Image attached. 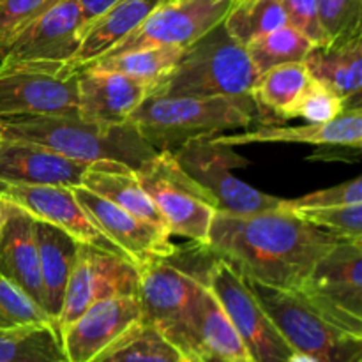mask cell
I'll return each mask as SVG.
<instances>
[{"mask_svg":"<svg viewBox=\"0 0 362 362\" xmlns=\"http://www.w3.org/2000/svg\"><path fill=\"white\" fill-rule=\"evenodd\" d=\"M198 338L202 350L226 362H253L243 339L214 293L204 285L198 311Z\"/></svg>","mask_w":362,"mask_h":362,"instance_id":"26","label":"cell"},{"mask_svg":"<svg viewBox=\"0 0 362 362\" xmlns=\"http://www.w3.org/2000/svg\"><path fill=\"white\" fill-rule=\"evenodd\" d=\"M2 223H4V200L0 198V232H2Z\"/></svg>","mask_w":362,"mask_h":362,"instance_id":"43","label":"cell"},{"mask_svg":"<svg viewBox=\"0 0 362 362\" xmlns=\"http://www.w3.org/2000/svg\"><path fill=\"white\" fill-rule=\"evenodd\" d=\"M182 49L179 46H152L122 53H106L81 67L126 74L134 80L145 81L154 88V85L175 66Z\"/></svg>","mask_w":362,"mask_h":362,"instance_id":"27","label":"cell"},{"mask_svg":"<svg viewBox=\"0 0 362 362\" xmlns=\"http://www.w3.org/2000/svg\"><path fill=\"white\" fill-rule=\"evenodd\" d=\"M168 0H117L106 13L85 28L81 45L73 59L74 67L90 64L106 55L129 34H133L152 11Z\"/></svg>","mask_w":362,"mask_h":362,"instance_id":"25","label":"cell"},{"mask_svg":"<svg viewBox=\"0 0 362 362\" xmlns=\"http://www.w3.org/2000/svg\"><path fill=\"white\" fill-rule=\"evenodd\" d=\"M80 186L112 202L129 214L168 232L165 219L159 214L151 197L140 186L136 173L129 166L112 161L90 163Z\"/></svg>","mask_w":362,"mask_h":362,"instance_id":"24","label":"cell"},{"mask_svg":"<svg viewBox=\"0 0 362 362\" xmlns=\"http://www.w3.org/2000/svg\"><path fill=\"white\" fill-rule=\"evenodd\" d=\"M83 35L78 0H60L0 46V71L73 66Z\"/></svg>","mask_w":362,"mask_h":362,"instance_id":"11","label":"cell"},{"mask_svg":"<svg viewBox=\"0 0 362 362\" xmlns=\"http://www.w3.org/2000/svg\"><path fill=\"white\" fill-rule=\"evenodd\" d=\"M338 243L341 239L331 232L279 207L246 216L216 211L205 247L244 278L300 290L315 264Z\"/></svg>","mask_w":362,"mask_h":362,"instance_id":"1","label":"cell"},{"mask_svg":"<svg viewBox=\"0 0 362 362\" xmlns=\"http://www.w3.org/2000/svg\"><path fill=\"white\" fill-rule=\"evenodd\" d=\"M311 78L341 98L345 108L361 106L362 34L327 46H315L304 60Z\"/></svg>","mask_w":362,"mask_h":362,"instance_id":"23","label":"cell"},{"mask_svg":"<svg viewBox=\"0 0 362 362\" xmlns=\"http://www.w3.org/2000/svg\"><path fill=\"white\" fill-rule=\"evenodd\" d=\"M138 290L140 269L134 262L80 243L57 327L60 331L99 300L138 296Z\"/></svg>","mask_w":362,"mask_h":362,"instance_id":"13","label":"cell"},{"mask_svg":"<svg viewBox=\"0 0 362 362\" xmlns=\"http://www.w3.org/2000/svg\"><path fill=\"white\" fill-rule=\"evenodd\" d=\"M223 25L233 39L246 46L288 23L279 0H235Z\"/></svg>","mask_w":362,"mask_h":362,"instance_id":"31","label":"cell"},{"mask_svg":"<svg viewBox=\"0 0 362 362\" xmlns=\"http://www.w3.org/2000/svg\"><path fill=\"white\" fill-rule=\"evenodd\" d=\"M87 168L88 163L30 141L4 140L0 147V180L4 182L74 187L80 186Z\"/></svg>","mask_w":362,"mask_h":362,"instance_id":"19","label":"cell"},{"mask_svg":"<svg viewBox=\"0 0 362 362\" xmlns=\"http://www.w3.org/2000/svg\"><path fill=\"white\" fill-rule=\"evenodd\" d=\"M186 359L154 325L141 320L98 362H182Z\"/></svg>","mask_w":362,"mask_h":362,"instance_id":"30","label":"cell"},{"mask_svg":"<svg viewBox=\"0 0 362 362\" xmlns=\"http://www.w3.org/2000/svg\"><path fill=\"white\" fill-rule=\"evenodd\" d=\"M182 362H194L193 359H186V361H182Z\"/></svg>","mask_w":362,"mask_h":362,"instance_id":"45","label":"cell"},{"mask_svg":"<svg viewBox=\"0 0 362 362\" xmlns=\"http://www.w3.org/2000/svg\"><path fill=\"white\" fill-rule=\"evenodd\" d=\"M141 320L154 325L187 359L204 354L198 338V311L205 279L166 260L138 265Z\"/></svg>","mask_w":362,"mask_h":362,"instance_id":"6","label":"cell"},{"mask_svg":"<svg viewBox=\"0 0 362 362\" xmlns=\"http://www.w3.org/2000/svg\"><path fill=\"white\" fill-rule=\"evenodd\" d=\"M53 325L55 322L20 286L0 274V329ZM59 331V329H57Z\"/></svg>","mask_w":362,"mask_h":362,"instance_id":"33","label":"cell"},{"mask_svg":"<svg viewBox=\"0 0 362 362\" xmlns=\"http://www.w3.org/2000/svg\"><path fill=\"white\" fill-rule=\"evenodd\" d=\"M253 95L168 98L151 94L131 113L129 122L156 151H175L194 138L246 129L257 120Z\"/></svg>","mask_w":362,"mask_h":362,"instance_id":"3","label":"cell"},{"mask_svg":"<svg viewBox=\"0 0 362 362\" xmlns=\"http://www.w3.org/2000/svg\"><path fill=\"white\" fill-rule=\"evenodd\" d=\"M299 292L338 327L362 338V240L331 247Z\"/></svg>","mask_w":362,"mask_h":362,"instance_id":"10","label":"cell"},{"mask_svg":"<svg viewBox=\"0 0 362 362\" xmlns=\"http://www.w3.org/2000/svg\"><path fill=\"white\" fill-rule=\"evenodd\" d=\"M318 228L331 232L341 240H362V204L343 207L293 211Z\"/></svg>","mask_w":362,"mask_h":362,"instance_id":"36","label":"cell"},{"mask_svg":"<svg viewBox=\"0 0 362 362\" xmlns=\"http://www.w3.org/2000/svg\"><path fill=\"white\" fill-rule=\"evenodd\" d=\"M313 48L315 42L290 25L276 28L246 45L247 55L257 74H262L279 64L304 62Z\"/></svg>","mask_w":362,"mask_h":362,"instance_id":"32","label":"cell"},{"mask_svg":"<svg viewBox=\"0 0 362 362\" xmlns=\"http://www.w3.org/2000/svg\"><path fill=\"white\" fill-rule=\"evenodd\" d=\"M193 361L194 362H226V361L219 359V357L212 356V354H207V352H204V354H200V356L193 357Z\"/></svg>","mask_w":362,"mask_h":362,"instance_id":"42","label":"cell"},{"mask_svg":"<svg viewBox=\"0 0 362 362\" xmlns=\"http://www.w3.org/2000/svg\"><path fill=\"white\" fill-rule=\"evenodd\" d=\"M81 207L108 239H112L136 265L166 260L175 255L170 233L151 225L83 186L71 187Z\"/></svg>","mask_w":362,"mask_h":362,"instance_id":"17","label":"cell"},{"mask_svg":"<svg viewBox=\"0 0 362 362\" xmlns=\"http://www.w3.org/2000/svg\"><path fill=\"white\" fill-rule=\"evenodd\" d=\"M235 0H168L108 53L152 46H186L223 23Z\"/></svg>","mask_w":362,"mask_h":362,"instance_id":"14","label":"cell"},{"mask_svg":"<svg viewBox=\"0 0 362 362\" xmlns=\"http://www.w3.org/2000/svg\"><path fill=\"white\" fill-rule=\"evenodd\" d=\"M0 362H67L53 325L0 329Z\"/></svg>","mask_w":362,"mask_h":362,"instance_id":"28","label":"cell"},{"mask_svg":"<svg viewBox=\"0 0 362 362\" xmlns=\"http://www.w3.org/2000/svg\"><path fill=\"white\" fill-rule=\"evenodd\" d=\"M0 134L4 140L30 141L88 165L112 161L138 170L158 152L129 120L110 126L80 113L2 119Z\"/></svg>","mask_w":362,"mask_h":362,"instance_id":"2","label":"cell"},{"mask_svg":"<svg viewBox=\"0 0 362 362\" xmlns=\"http://www.w3.org/2000/svg\"><path fill=\"white\" fill-rule=\"evenodd\" d=\"M34 235L37 243L39 271H41L42 308L57 325L80 243L59 226L35 218Z\"/></svg>","mask_w":362,"mask_h":362,"instance_id":"22","label":"cell"},{"mask_svg":"<svg viewBox=\"0 0 362 362\" xmlns=\"http://www.w3.org/2000/svg\"><path fill=\"white\" fill-rule=\"evenodd\" d=\"M286 362H318L315 359L313 356H308V354H303V352H293L292 356L288 357V361Z\"/></svg>","mask_w":362,"mask_h":362,"instance_id":"41","label":"cell"},{"mask_svg":"<svg viewBox=\"0 0 362 362\" xmlns=\"http://www.w3.org/2000/svg\"><path fill=\"white\" fill-rule=\"evenodd\" d=\"M204 279L228 315L253 362L288 361L293 350L260 306L244 276L230 262L216 257Z\"/></svg>","mask_w":362,"mask_h":362,"instance_id":"9","label":"cell"},{"mask_svg":"<svg viewBox=\"0 0 362 362\" xmlns=\"http://www.w3.org/2000/svg\"><path fill=\"white\" fill-rule=\"evenodd\" d=\"M310 78L304 62L279 64L258 74L253 87V98L258 105L286 119L288 112L306 88Z\"/></svg>","mask_w":362,"mask_h":362,"instance_id":"29","label":"cell"},{"mask_svg":"<svg viewBox=\"0 0 362 362\" xmlns=\"http://www.w3.org/2000/svg\"><path fill=\"white\" fill-rule=\"evenodd\" d=\"M0 198L25 209L32 218L52 223L81 244L127 258L126 253L95 226L73 189L67 186H32L0 180ZM133 262V260H131Z\"/></svg>","mask_w":362,"mask_h":362,"instance_id":"16","label":"cell"},{"mask_svg":"<svg viewBox=\"0 0 362 362\" xmlns=\"http://www.w3.org/2000/svg\"><path fill=\"white\" fill-rule=\"evenodd\" d=\"M172 152L184 172L214 198L218 211L246 216L283 207L285 200L262 193L233 175V168H246L250 161L214 136L194 138Z\"/></svg>","mask_w":362,"mask_h":362,"instance_id":"8","label":"cell"},{"mask_svg":"<svg viewBox=\"0 0 362 362\" xmlns=\"http://www.w3.org/2000/svg\"><path fill=\"white\" fill-rule=\"evenodd\" d=\"M219 144L239 147L251 144H306L322 148L349 147L362 151L361 106L343 110L341 115L324 124L308 122L304 126H262L253 131L214 136Z\"/></svg>","mask_w":362,"mask_h":362,"instance_id":"20","label":"cell"},{"mask_svg":"<svg viewBox=\"0 0 362 362\" xmlns=\"http://www.w3.org/2000/svg\"><path fill=\"white\" fill-rule=\"evenodd\" d=\"M0 274L20 286L42 308V283L34 218L25 209L7 200H4V223L0 232Z\"/></svg>","mask_w":362,"mask_h":362,"instance_id":"21","label":"cell"},{"mask_svg":"<svg viewBox=\"0 0 362 362\" xmlns=\"http://www.w3.org/2000/svg\"><path fill=\"white\" fill-rule=\"evenodd\" d=\"M60 0H0V46Z\"/></svg>","mask_w":362,"mask_h":362,"instance_id":"38","label":"cell"},{"mask_svg":"<svg viewBox=\"0 0 362 362\" xmlns=\"http://www.w3.org/2000/svg\"><path fill=\"white\" fill-rule=\"evenodd\" d=\"M285 11L286 23L306 35L315 46H327L320 16H318L317 0H279Z\"/></svg>","mask_w":362,"mask_h":362,"instance_id":"39","label":"cell"},{"mask_svg":"<svg viewBox=\"0 0 362 362\" xmlns=\"http://www.w3.org/2000/svg\"><path fill=\"white\" fill-rule=\"evenodd\" d=\"M362 204V177L338 184V186L325 187V189L313 191L304 197L283 202V207L290 211H306V209H327L343 207V205Z\"/></svg>","mask_w":362,"mask_h":362,"instance_id":"37","label":"cell"},{"mask_svg":"<svg viewBox=\"0 0 362 362\" xmlns=\"http://www.w3.org/2000/svg\"><path fill=\"white\" fill-rule=\"evenodd\" d=\"M327 45L362 34V0H317Z\"/></svg>","mask_w":362,"mask_h":362,"instance_id":"34","label":"cell"},{"mask_svg":"<svg viewBox=\"0 0 362 362\" xmlns=\"http://www.w3.org/2000/svg\"><path fill=\"white\" fill-rule=\"evenodd\" d=\"M151 92V85L126 74L78 67V113L83 119L124 124Z\"/></svg>","mask_w":362,"mask_h":362,"instance_id":"18","label":"cell"},{"mask_svg":"<svg viewBox=\"0 0 362 362\" xmlns=\"http://www.w3.org/2000/svg\"><path fill=\"white\" fill-rule=\"evenodd\" d=\"M78 113V67L0 71V120Z\"/></svg>","mask_w":362,"mask_h":362,"instance_id":"12","label":"cell"},{"mask_svg":"<svg viewBox=\"0 0 362 362\" xmlns=\"http://www.w3.org/2000/svg\"><path fill=\"white\" fill-rule=\"evenodd\" d=\"M257 78L246 46L219 23L182 49L175 66L154 85L151 94L168 98L253 95Z\"/></svg>","mask_w":362,"mask_h":362,"instance_id":"4","label":"cell"},{"mask_svg":"<svg viewBox=\"0 0 362 362\" xmlns=\"http://www.w3.org/2000/svg\"><path fill=\"white\" fill-rule=\"evenodd\" d=\"M244 279L293 352L313 356L318 362H362V338L338 327L299 290Z\"/></svg>","mask_w":362,"mask_h":362,"instance_id":"5","label":"cell"},{"mask_svg":"<svg viewBox=\"0 0 362 362\" xmlns=\"http://www.w3.org/2000/svg\"><path fill=\"white\" fill-rule=\"evenodd\" d=\"M2 141H4V140H2V134H0V147H2Z\"/></svg>","mask_w":362,"mask_h":362,"instance_id":"44","label":"cell"},{"mask_svg":"<svg viewBox=\"0 0 362 362\" xmlns=\"http://www.w3.org/2000/svg\"><path fill=\"white\" fill-rule=\"evenodd\" d=\"M117 0H78L81 9V21H83V32L92 21L98 20L103 13L110 9Z\"/></svg>","mask_w":362,"mask_h":362,"instance_id":"40","label":"cell"},{"mask_svg":"<svg viewBox=\"0 0 362 362\" xmlns=\"http://www.w3.org/2000/svg\"><path fill=\"white\" fill-rule=\"evenodd\" d=\"M345 110V103L341 101L339 95L324 83L317 81L315 78H310L306 88L303 90L300 98L293 105V108L288 112L286 119L300 117L306 122L324 124L329 120H334L336 117L341 115Z\"/></svg>","mask_w":362,"mask_h":362,"instance_id":"35","label":"cell"},{"mask_svg":"<svg viewBox=\"0 0 362 362\" xmlns=\"http://www.w3.org/2000/svg\"><path fill=\"white\" fill-rule=\"evenodd\" d=\"M140 186L163 216L170 235H180L207 246L209 228L218 205L197 180L177 163L172 151H158L134 170Z\"/></svg>","mask_w":362,"mask_h":362,"instance_id":"7","label":"cell"},{"mask_svg":"<svg viewBox=\"0 0 362 362\" xmlns=\"http://www.w3.org/2000/svg\"><path fill=\"white\" fill-rule=\"evenodd\" d=\"M141 322L138 296L99 300L59 331L67 362H98Z\"/></svg>","mask_w":362,"mask_h":362,"instance_id":"15","label":"cell"}]
</instances>
